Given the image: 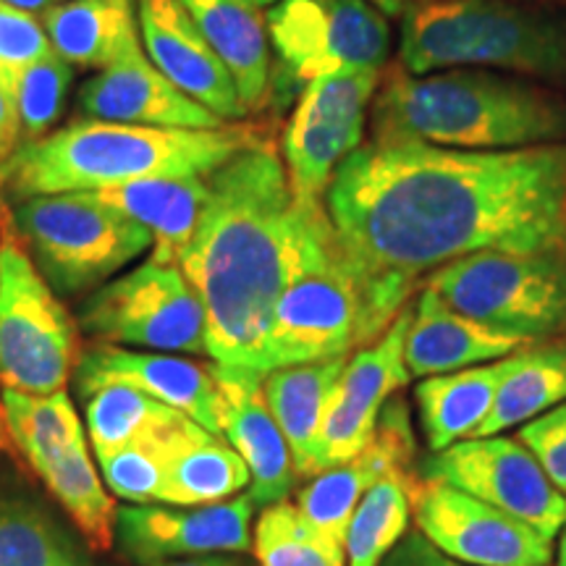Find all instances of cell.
Here are the masks:
<instances>
[{
    "label": "cell",
    "instance_id": "obj_1",
    "mask_svg": "<svg viewBox=\"0 0 566 566\" xmlns=\"http://www.w3.org/2000/svg\"><path fill=\"white\" fill-rule=\"evenodd\" d=\"M346 258L415 292L422 273L485 250L566 247V142L516 150L357 147L325 192Z\"/></svg>",
    "mask_w": 566,
    "mask_h": 566
},
{
    "label": "cell",
    "instance_id": "obj_2",
    "mask_svg": "<svg viewBox=\"0 0 566 566\" xmlns=\"http://www.w3.org/2000/svg\"><path fill=\"white\" fill-rule=\"evenodd\" d=\"M296 202L263 139L210 176V197L179 268L202 300L212 363L260 373L275 302L294 260Z\"/></svg>",
    "mask_w": 566,
    "mask_h": 566
},
{
    "label": "cell",
    "instance_id": "obj_3",
    "mask_svg": "<svg viewBox=\"0 0 566 566\" xmlns=\"http://www.w3.org/2000/svg\"><path fill=\"white\" fill-rule=\"evenodd\" d=\"M375 145H433L451 150H516L566 142V97L554 87L488 69L380 80L370 105Z\"/></svg>",
    "mask_w": 566,
    "mask_h": 566
},
{
    "label": "cell",
    "instance_id": "obj_4",
    "mask_svg": "<svg viewBox=\"0 0 566 566\" xmlns=\"http://www.w3.org/2000/svg\"><path fill=\"white\" fill-rule=\"evenodd\" d=\"M296 202L294 260L275 302L260 373L349 357L386 334L407 289L378 283L346 258L325 202Z\"/></svg>",
    "mask_w": 566,
    "mask_h": 566
},
{
    "label": "cell",
    "instance_id": "obj_5",
    "mask_svg": "<svg viewBox=\"0 0 566 566\" xmlns=\"http://www.w3.org/2000/svg\"><path fill=\"white\" fill-rule=\"evenodd\" d=\"M263 142L250 126L155 129L84 122L19 145L0 160V184L17 200L40 195L97 192L158 176L212 174Z\"/></svg>",
    "mask_w": 566,
    "mask_h": 566
},
{
    "label": "cell",
    "instance_id": "obj_6",
    "mask_svg": "<svg viewBox=\"0 0 566 566\" xmlns=\"http://www.w3.org/2000/svg\"><path fill=\"white\" fill-rule=\"evenodd\" d=\"M401 69H488L566 87V19L516 0H436L401 19Z\"/></svg>",
    "mask_w": 566,
    "mask_h": 566
},
{
    "label": "cell",
    "instance_id": "obj_7",
    "mask_svg": "<svg viewBox=\"0 0 566 566\" xmlns=\"http://www.w3.org/2000/svg\"><path fill=\"white\" fill-rule=\"evenodd\" d=\"M424 286L501 334L525 342L566 334V247L464 254L436 268Z\"/></svg>",
    "mask_w": 566,
    "mask_h": 566
},
{
    "label": "cell",
    "instance_id": "obj_8",
    "mask_svg": "<svg viewBox=\"0 0 566 566\" xmlns=\"http://www.w3.org/2000/svg\"><path fill=\"white\" fill-rule=\"evenodd\" d=\"M13 229L61 294L90 292L153 250L150 231L92 192L27 197L13 210Z\"/></svg>",
    "mask_w": 566,
    "mask_h": 566
},
{
    "label": "cell",
    "instance_id": "obj_9",
    "mask_svg": "<svg viewBox=\"0 0 566 566\" xmlns=\"http://www.w3.org/2000/svg\"><path fill=\"white\" fill-rule=\"evenodd\" d=\"M80 359L76 325L13 226H0V388L63 391Z\"/></svg>",
    "mask_w": 566,
    "mask_h": 566
},
{
    "label": "cell",
    "instance_id": "obj_10",
    "mask_svg": "<svg viewBox=\"0 0 566 566\" xmlns=\"http://www.w3.org/2000/svg\"><path fill=\"white\" fill-rule=\"evenodd\" d=\"M275 66L271 95L294 92L344 69H378L391 53V24L367 0H275L265 13Z\"/></svg>",
    "mask_w": 566,
    "mask_h": 566
},
{
    "label": "cell",
    "instance_id": "obj_11",
    "mask_svg": "<svg viewBox=\"0 0 566 566\" xmlns=\"http://www.w3.org/2000/svg\"><path fill=\"white\" fill-rule=\"evenodd\" d=\"M80 323L103 344L163 354H208L202 300L179 265L153 258L97 289L82 304Z\"/></svg>",
    "mask_w": 566,
    "mask_h": 566
},
{
    "label": "cell",
    "instance_id": "obj_12",
    "mask_svg": "<svg viewBox=\"0 0 566 566\" xmlns=\"http://www.w3.org/2000/svg\"><path fill=\"white\" fill-rule=\"evenodd\" d=\"M378 84V69H344L302 90L283 132V168L294 200L325 202L336 168L363 147Z\"/></svg>",
    "mask_w": 566,
    "mask_h": 566
},
{
    "label": "cell",
    "instance_id": "obj_13",
    "mask_svg": "<svg viewBox=\"0 0 566 566\" xmlns=\"http://www.w3.org/2000/svg\"><path fill=\"white\" fill-rule=\"evenodd\" d=\"M420 478L475 495L548 541L566 525V495L516 438H464L424 459Z\"/></svg>",
    "mask_w": 566,
    "mask_h": 566
},
{
    "label": "cell",
    "instance_id": "obj_14",
    "mask_svg": "<svg viewBox=\"0 0 566 566\" xmlns=\"http://www.w3.org/2000/svg\"><path fill=\"white\" fill-rule=\"evenodd\" d=\"M412 514L438 551L467 566H551L554 558V541L535 527L438 480H417Z\"/></svg>",
    "mask_w": 566,
    "mask_h": 566
},
{
    "label": "cell",
    "instance_id": "obj_15",
    "mask_svg": "<svg viewBox=\"0 0 566 566\" xmlns=\"http://www.w3.org/2000/svg\"><path fill=\"white\" fill-rule=\"evenodd\" d=\"M412 315L415 310L405 307L384 336L346 359L331 394L328 409H325L321 436H317L321 472L349 462L359 451H365L388 399L407 386L405 342Z\"/></svg>",
    "mask_w": 566,
    "mask_h": 566
},
{
    "label": "cell",
    "instance_id": "obj_16",
    "mask_svg": "<svg viewBox=\"0 0 566 566\" xmlns=\"http://www.w3.org/2000/svg\"><path fill=\"white\" fill-rule=\"evenodd\" d=\"M250 493L210 506L132 504L116 509V537L124 554L142 566L176 556L244 554L252 548Z\"/></svg>",
    "mask_w": 566,
    "mask_h": 566
},
{
    "label": "cell",
    "instance_id": "obj_17",
    "mask_svg": "<svg viewBox=\"0 0 566 566\" xmlns=\"http://www.w3.org/2000/svg\"><path fill=\"white\" fill-rule=\"evenodd\" d=\"M76 388L87 399L103 384L137 386L160 405L179 409L189 420L221 436L223 399L218 388L216 363L205 365L187 357H168L163 352H137L126 346H92L76 359Z\"/></svg>",
    "mask_w": 566,
    "mask_h": 566
},
{
    "label": "cell",
    "instance_id": "obj_18",
    "mask_svg": "<svg viewBox=\"0 0 566 566\" xmlns=\"http://www.w3.org/2000/svg\"><path fill=\"white\" fill-rule=\"evenodd\" d=\"M134 11L147 59L168 82L221 122L247 116L237 82L181 0H134Z\"/></svg>",
    "mask_w": 566,
    "mask_h": 566
},
{
    "label": "cell",
    "instance_id": "obj_19",
    "mask_svg": "<svg viewBox=\"0 0 566 566\" xmlns=\"http://www.w3.org/2000/svg\"><path fill=\"white\" fill-rule=\"evenodd\" d=\"M90 122L155 126V129H221L226 122L166 80L145 48L97 71L76 95Z\"/></svg>",
    "mask_w": 566,
    "mask_h": 566
},
{
    "label": "cell",
    "instance_id": "obj_20",
    "mask_svg": "<svg viewBox=\"0 0 566 566\" xmlns=\"http://www.w3.org/2000/svg\"><path fill=\"white\" fill-rule=\"evenodd\" d=\"M394 467H415V433L409 407L401 396L388 399L367 449L349 462L315 475L296 499V509L315 530L344 546L359 499Z\"/></svg>",
    "mask_w": 566,
    "mask_h": 566
},
{
    "label": "cell",
    "instance_id": "obj_21",
    "mask_svg": "<svg viewBox=\"0 0 566 566\" xmlns=\"http://www.w3.org/2000/svg\"><path fill=\"white\" fill-rule=\"evenodd\" d=\"M218 388L223 399L221 436L244 459L250 470L254 506H271L286 501L296 480L292 449L263 394V373L216 363Z\"/></svg>",
    "mask_w": 566,
    "mask_h": 566
},
{
    "label": "cell",
    "instance_id": "obj_22",
    "mask_svg": "<svg viewBox=\"0 0 566 566\" xmlns=\"http://www.w3.org/2000/svg\"><path fill=\"white\" fill-rule=\"evenodd\" d=\"M527 344L525 338L501 334L457 313L433 289L424 286L407 331L405 363L409 378H430L483 365L488 359H504Z\"/></svg>",
    "mask_w": 566,
    "mask_h": 566
},
{
    "label": "cell",
    "instance_id": "obj_23",
    "mask_svg": "<svg viewBox=\"0 0 566 566\" xmlns=\"http://www.w3.org/2000/svg\"><path fill=\"white\" fill-rule=\"evenodd\" d=\"M166 470L158 504L210 506L233 499L250 485L244 459L202 424L179 415L163 430Z\"/></svg>",
    "mask_w": 566,
    "mask_h": 566
},
{
    "label": "cell",
    "instance_id": "obj_24",
    "mask_svg": "<svg viewBox=\"0 0 566 566\" xmlns=\"http://www.w3.org/2000/svg\"><path fill=\"white\" fill-rule=\"evenodd\" d=\"M210 176H158L97 189L92 195L150 231L153 260L179 265L184 247L192 242L208 205Z\"/></svg>",
    "mask_w": 566,
    "mask_h": 566
},
{
    "label": "cell",
    "instance_id": "obj_25",
    "mask_svg": "<svg viewBox=\"0 0 566 566\" xmlns=\"http://www.w3.org/2000/svg\"><path fill=\"white\" fill-rule=\"evenodd\" d=\"M205 40L237 82L247 113L271 97V40L265 17L254 0H181Z\"/></svg>",
    "mask_w": 566,
    "mask_h": 566
},
{
    "label": "cell",
    "instance_id": "obj_26",
    "mask_svg": "<svg viewBox=\"0 0 566 566\" xmlns=\"http://www.w3.org/2000/svg\"><path fill=\"white\" fill-rule=\"evenodd\" d=\"M51 48L76 69L103 71L142 48L134 0H66L42 11Z\"/></svg>",
    "mask_w": 566,
    "mask_h": 566
},
{
    "label": "cell",
    "instance_id": "obj_27",
    "mask_svg": "<svg viewBox=\"0 0 566 566\" xmlns=\"http://www.w3.org/2000/svg\"><path fill=\"white\" fill-rule=\"evenodd\" d=\"M346 359L334 357L323 363L281 367L265 375L263 394L279 422L289 449H292L296 478L321 475L317 464V436H321L325 409L342 375Z\"/></svg>",
    "mask_w": 566,
    "mask_h": 566
},
{
    "label": "cell",
    "instance_id": "obj_28",
    "mask_svg": "<svg viewBox=\"0 0 566 566\" xmlns=\"http://www.w3.org/2000/svg\"><path fill=\"white\" fill-rule=\"evenodd\" d=\"M501 375H504V359L420 380L415 399L430 454L472 436V430L491 412Z\"/></svg>",
    "mask_w": 566,
    "mask_h": 566
},
{
    "label": "cell",
    "instance_id": "obj_29",
    "mask_svg": "<svg viewBox=\"0 0 566 566\" xmlns=\"http://www.w3.org/2000/svg\"><path fill=\"white\" fill-rule=\"evenodd\" d=\"M566 401V344H543L514 352L504 359V375L495 388L491 412L470 438H488Z\"/></svg>",
    "mask_w": 566,
    "mask_h": 566
},
{
    "label": "cell",
    "instance_id": "obj_30",
    "mask_svg": "<svg viewBox=\"0 0 566 566\" xmlns=\"http://www.w3.org/2000/svg\"><path fill=\"white\" fill-rule=\"evenodd\" d=\"M417 480L415 467H394L367 488L346 530V566H380L407 535Z\"/></svg>",
    "mask_w": 566,
    "mask_h": 566
},
{
    "label": "cell",
    "instance_id": "obj_31",
    "mask_svg": "<svg viewBox=\"0 0 566 566\" xmlns=\"http://www.w3.org/2000/svg\"><path fill=\"white\" fill-rule=\"evenodd\" d=\"M82 530L92 548L108 551L116 541V506L92 464L87 441L69 446L30 464Z\"/></svg>",
    "mask_w": 566,
    "mask_h": 566
},
{
    "label": "cell",
    "instance_id": "obj_32",
    "mask_svg": "<svg viewBox=\"0 0 566 566\" xmlns=\"http://www.w3.org/2000/svg\"><path fill=\"white\" fill-rule=\"evenodd\" d=\"M0 401H3L11 441L30 464L48 454H55V451L69 449V446L87 441L80 415H76L66 391L34 396L3 388Z\"/></svg>",
    "mask_w": 566,
    "mask_h": 566
},
{
    "label": "cell",
    "instance_id": "obj_33",
    "mask_svg": "<svg viewBox=\"0 0 566 566\" xmlns=\"http://www.w3.org/2000/svg\"><path fill=\"white\" fill-rule=\"evenodd\" d=\"M174 415H179V409L160 405L137 386L118 380L97 386L87 396V430L95 457L139 441Z\"/></svg>",
    "mask_w": 566,
    "mask_h": 566
},
{
    "label": "cell",
    "instance_id": "obj_34",
    "mask_svg": "<svg viewBox=\"0 0 566 566\" xmlns=\"http://www.w3.org/2000/svg\"><path fill=\"white\" fill-rule=\"evenodd\" d=\"M260 566H346V548L304 520L296 504L265 506L252 541Z\"/></svg>",
    "mask_w": 566,
    "mask_h": 566
},
{
    "label": "cell",
    "instance_id": "obj_35",
    "mask_svg": "<svg viewBox=\"0 0 566 566\" xmlns=\"http://www.w3.org/2000/svg\"><path fill=\"white\" fill-rule=\"evenodd\" d=\"M76 551L38 506L0 495V566H74Z\"/></svg>",
    "mask_w": 566,
    "mask_h": 566
},
{
    "label": "cell",
    "instance_id": "obj_36",
    "mask_svg": "<svg viewBox=\"0 0 566 566\" xmlns=\"http://www.w3.org/2000/svg\"><path fill=\"white\" fill-rule=\"evenodd\" d=\"M71 82H74V66L55 51L21 71L11 90L13 105H17L19 145L51 134L66 103Z\"/></svg>",
    "mask_w": 566,
    "mask_h": 566
},
{
    "label": "cell",
    "instance_id": "obj_37",
    "mask_svg": "<svg viewBox=\"0 0 566 566\" xmlns=\"http://www.w3.org/2000/svg\"><path fill=\"white\" fill-rule=\"evenodd\" d=\"M181 415V412H179ZM155 428L139 441L124 449L111 451V454L97 457L105 485L113 495L129 501V504H158V491L163 483V470H166V454H163V430L171 424L176 417Z\"/></svg>",
    "mask_w": 566,
    "mask_h": 566
},
{
    "label": "cell",
    "instance_id": "obj_38",
    "mask_svg": "<svg viewBox=\"0 0 566 566\" xmlns=\"http://www.w3.org/2000/svg\"><path fill=\"white\" fill-rule=\"evenodd\" d=\"M48 53H53V48L42 19L0 0V82L13 90L21 71Z\"/></svg>",
    "mask_w": 566,
    "mask_h": 566
},
{
    "label": "cell",
    "instance_id": "obj_39",
    "mask_svg": "<svg viewBox=\"0 0 566 566\" xmlns=\"http://www.w3.org/2000/svg\"><path fill=\"white\" fill-rule=\"evenodd\" d=\"M516 441L533 451L551 483L566 495V401L522 424Z\"/></svg>",
    "mask_w": 566,
    "mask_h": 566
},
{
    "label": "cell",
    "instance_id": "obj_40",
    "mask_svg": "<svg viewBox=\"0 0 566 566\" xmlns=\"http://www.w3.org/2000/svg\"><path fill=\"white\" fill-rule=\"evenodd\" d=\"M380 566H467L457 558L446 556L433 543L424 537L420 530L409 533L396 543V548L388 554Z\"/></svg>",
    "mask_w": 566,
    "mask_h": 566
},
{
    "label": "cell",
    "instance_id": "obj_41",
    "mask_svg": "<svg viewBox=\"0 0 566 566\" xmlns=\"http://www.w3.org/2000/svg\"><path fill=\"white\" fill-rule=\"evenodd\" d=\"M19 147V122L17 105L11 90L0 82V160H6Z\"/></svg>",
    "mask_w": 566,
    "mask_h": 566
},
{
    "label": "cell",
    "instance_id": "obj_42",
    "mask_svg": "<svg viewBox=\"0 0 566 566\" xmlns=\"http://www.w3.org/2000/svg\"><path fill=\"white\" fill-rule=\"evenodd\" d=\"M367 3H373L375 9L384 11L388 19H405L407 13L422 9V6L428 3H436V0H367Z\"/></svg>",
    "mask_w": 566,
    "mask_h": 566
},
{
    "label": "cell",
    "instance_id": "obj_43",
    "mask_svg": "<svg viewBox=\"0 0 566 566\" xmlns=\"http://www.w3.org/2000/svg\"><path fill=\"white\" fill-rule=\"evenodd\" d=\"M155 566H244L239 562H231L226 556H200V558H184V562H160Z\"/></svg>",
    "mask_w": 566,
    "mask_h": 566
},
{
    "label": "cell",
    "instance_id": "obj_44",
    "mask_svg": "<svg viewBox=\"0 0 566 566\" xmlns=\"http://www.w3.org/2000/svg\"><path fill=\"white\" fill-rule=\"evenodd\" d=\"M3 3H9V6H13V9H21V11L42 13V11L53 9V6L66 3V0H3Z\"/></svg>",
    "mask_w": 566,
    "mask_h": 566
},
{
    "label": "cell",
    "instance_id": "obj_45",
    "mask_svg": "<svg viewBox=\"0 0 566 566\" xmlns=\"http://www.w3.org/2000/svg\"><path fill=\"white\" fill-rule=\"evenodd\" d=\"M0 226H3V212H0ZM0 454H17V446H13L9 433V422H6L3 401H0Z\"/></svg>",
    "mask_w": 566,
    "mask_h": 566
},
{
    "label": "cell",
    "instance_id": "obj_46",
    "mask_svg": "<svg viewBox=\"0 0 566 566\" xmlns=\"http://www.w3.org/2000/svg\"><path fill=\"white\" fill-rule=\"evenodd\" d=\"M556 566H566V527H564V533H562V541H558Z\"/></svg>",
    "mask_w": 566,
    "mask_h": 566
},
{
    "label": "cell",
    "instance_id": "obj_47",
    "mask_svg": "<svg viewBox=\"0 0 566 566\" xmlns=\"http://www.w3.org/2000/svg\"><path fill=\"white\" fill-rule=\"evenodd\" d=\"M254 3H258L260 9H265V6H268V9H271V6L275 3V0H254Z\"/></svg>",
    "mask_w": 566,
    "mask_h": 566
},
{
    "label": "cell",
    "instance_id": "obj_48",
    "mask_svg": "<svg viewBox=\"0 0 566 566\" xmlns=\"http://www.w3.org/2000/svg\"><path fill=\"white\" fill-rule=\"evenodd\" d=\"M537 3H566V0H537Z\"/></svg>",
    "mask_w": 566,
    "mask_h": 566
},
{
    "label": "cell",
    "instance_id": "obj_49",
    "mask_svg": "<svg viewBox=\"0 0 566 566\" xmlns=\"http://www.w3.org/2000/svg\"><path fill=\"white\" fill-rule=\"evenodd\" d=\"M74 566H87V564H84V562H76V564H74Z\"/></svg>",
    "mask_w": 566,
    "mask_h": 566
}]
</instances>
